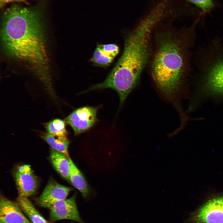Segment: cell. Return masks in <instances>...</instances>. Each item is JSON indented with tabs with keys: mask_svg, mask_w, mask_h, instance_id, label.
Instances as JSON below:
<instances>
[{
	"mask_svg": "<svg viewBox=\"0 0 223 223\" xmlns=\"http://www.w3.org/2000/svg\"><path fill=\"white\" fill-rule=\"evenodd\" d=\"M43 15L40 6L14 4L5 10L2 20V39L6 53L40 68L48 62Z\"/></svg>",
	"mask_w": 223,
	"mask_h": 223,
	"instance_id": "obj_1",
	"label": "cell"
},
{
	"mask_svg": "<svg viewBox=\"0 0 223 223\" xmlns=\"http://www.w3.org/2000/svg\"><path fill=\"white\" fill-rule=\"evenodd\" d=\"M176 32H158L151 63L156 85L164 97L177 105L186 71V46Z\"/></svg>",
	"mask_w": 223,
	"mask_h": 223,
	"instance_id": "obj_2",
	"label": "cell"
},
{
	"mask_svg": "<svg viewBox=\"0 0 223 223\" xmlns=\"http://www.w3.org/2000/svg\"><path fill=\"white\" fill-rule=\"evenodd\" d=\"M158 21L155 16L150 15L127 36L123 53L107 77L113 87L125 92L135 87L148 59L151 32Z\"/></svg>",
	"mask_w": 223,
	"mask_h": 223,
	"instance_id": "obj_3",
	"label": "cell"
},
{
	"mask_svg": "<svg viewBox=\"0 0 223 223\" xmlns=\"http://www.w3.org/2000/svg\"><path fill=\"white\" fill-rule=\"evenodd\" d=\"M186 223H223V195L208 200L191 214Z\"/></svg>",
	"mask_w": 223,
	"mask_h": 223,
	"instance_id": "obj_4",
	"label": "cell"
},
{
	"mask_svg": "<svg viewBox=\"0 0 223 223\" xmlns=\"http://www.w3.org/2000/svg\"><path fill=\"white\" fill-rule=\"evenodd\" d=\"M212 62L205 71L203 89L208 95L223 96V56Z\"/></svg>",
	"mask_w": 223,
	"mask_h": 223,
	"instance_id": "obj_5",
	"label": "cell"
},
{
	"mask_svg": "<svg viewBox=\"0 0 223 223\" xmlns=\"http://www.w3.org/2000/svg\"><path fill=\"white\" fill-rule=\"evenodd\" d=\"M97 108L85 106L76 109L64 119L73 130L75 135L88 130L96 122Z\"/></svg>",
	"mask_w": 223,
	"mask_h": 223,
	"instance_id": "obj_6",
	"label": "cell"
},
{
	"mask_svg": "<svg viewBox=\"0 0 223 223\" xmlns=\"http://www.w3.org/2000/svg\"><path fill=\"white\" fill-rule=\"evenodd\" d=\"M74 194L69 199L56 201L48 208L50 210V220L53 222L62 219L73 220L84 223L79 214Z\"/></svg>",
	"mask_w": 223,
	"mask_h": 223,
	"instance_id": "obj_7",
	"label": "cell"
},
{
	"mask_svg": "<svg viewBox=\"0 0 223 223\" xmlns=\"http://www.w3.org/2000/svg\"><path fill=\"white\" fill-rule=\"evenodd\" d=\"M15 178L19 196L27 198L36 192L38 180L29 165L18 166L15 172Z\"/></svg>",
	"mask_w": 223,
	"mask_h": 223,
	"instance_id": "obj_8",
	"label": "cell"
},
{
	"mask_svg": "<svg viewBox=\"0 0 223 223\" xmlns=\"http://www.w3.org/2000/svg\"><path fill=\"white\" fill-rule=\"evenodd\" d=\"M72 190V188L63 186L52 179L36 199V203L40 207L48 208L55 202L66 199Z\"/></svg>",
	"mask_w": 223,
	"mask_h": 223,
	"instance_id": "obj_9",
	"label": "cell"
},
{
	"mask_svg": "<svg viewBox=\"0 0 223 223\" xmlns=\"http://www.w3.org/2000/svg\"><path fill=\"white\" fill-rule=\"evenodd\" d=\"M23 212L17 202L1 196L0 223H32Z\"/></svg>",
	"mask_w": 223,
	"mask_h": 223,
	"instance_id": "obj_10",
	"label": "cell"
},
{
	"mask_svg": "<svg viewBox=\"0 0 223 223\" xmlns=\"http://www.w3.org/2000/svg\"><path fill=\"white\" fill-rule=\"evenodd\" d=\"M50 157L56 171L63 178L69 180L70 171L69 157L51 148Z\"/></svg>",
	"mask_w": 223,
	"mask_h": 223,
	"instance_id": "obj_11",
	"label": "cell"
},
{
	"mask_svg": "<svg viewBox=\"0 0 223 223\" xmlns=\"http://www.w3.org/2000/svg\"><path fill=\"white\" fill-rule=\"evenodd\" d=\"M70 171L69 181L81 193L84 198L89 193V189L83 175L69 157Z\"/></svg>",
	"mask_w": 223,
	"mask_h": 223,
	"instance_id": "obj_12",
	"label": "cell"
},
{
	"mask_svg": "<svg viewBox=\"0 0 223 223\" xmlns=\"http://www.w3.org/2000/svg\"><path fill=\"white\" fill-rule=\"evenodd\" d=\"M16 202L32 223H50L41 215L27 198L19 196Z\"/></svg>",
	"mask_w": 223,
	"mask_h": 223,
	"instance_id": "obj_13",
	"label": "cell"
},
{
	"mask_svg": "<svg viewBox=\"0 0 223 223\" xmlns=\"http://www.w3.org/2000/svg\"><path fill=\"white\" fill-rule=\"evenodd\" d=\"M39 135L52 149L69 157L68 150L70 141L67 137H58L45 132H41Z\"/></svg>",
	"mask_w": 223,
	"mask_h": 223,
	"instance_id": "obj_14",
	"label": "cell"
},
{
	"mask_svg": "<svg viewBox=\"0 0 223 223\" xmlns=\"http://www.w3.org/2000/svg\"><path fill=\"white\" fill-rule=\"evenodd\" d=\"M64 120L56 118L43 124L47 133L56 136L67 137L68 133Z\"/></svg>",
	"mask_w": 223,
	"mask_h": 223,
	"instance_id": "obj_15",
	"label": "cell"
},
{
	"mask_svg": "<svg viewBox=\"0 0 223 223\" xmlns=\"http://www.w3.org/2000/svg\"><path fill=\"white\" fill-rule=\"evenodd\" d=\"M113 60L104 55L97 47L95 49L91 59V62L94 65L104 67L108 66Z\"/></svg>",
	"mask_w": 223,
	"mask_h": 223,
	"instance_id": "obj_16",
	"label": "cell"
},
{
	"mask_svg": "<svg viewBox=\"0 0 223 223\" xmlns=\"http://www.w3.org/2000/svg\"><path fill=\"white\" fill-rule=\"evenodd\" d=\"M97 47L106 55L113 59L119 51L118 46L115 44L98 45Z\"/></svg>",
	"mask_w": 223,
	"mask_h": 223,
	"instance_id": "obj_17",
	"label": "cell"
},
{
	"mask_svg": "<svg viewBox=\"0 0 223 223\" xmlns=\"http://www.w3.org/2000/svg\"><path fill=\"white\" fill-rule=\"evenodd\" d=\"M195 5L203 12H206L214 7L213 0H186Z\"/></svg>",
	"mask_w": 223,
	"mask_h": 223,
	"instance_id": "obj_18",
	"label": "cell"
},
{
	"mask_svg": "<svg viewBox=\"0 0 223 223\" xmlns=\"http://www.w3.org/2000/svg\"><path fill=\"white\" fill-rule=\"evenodd\" d=\"M29 0H0V7H3L6 3L11 2H27Z\"/></svg>",
	"mask_w": 223,
	"mask_h": 223,
	"instance_id": "obj_19",
	"label": "cell"
}]
</instances>
